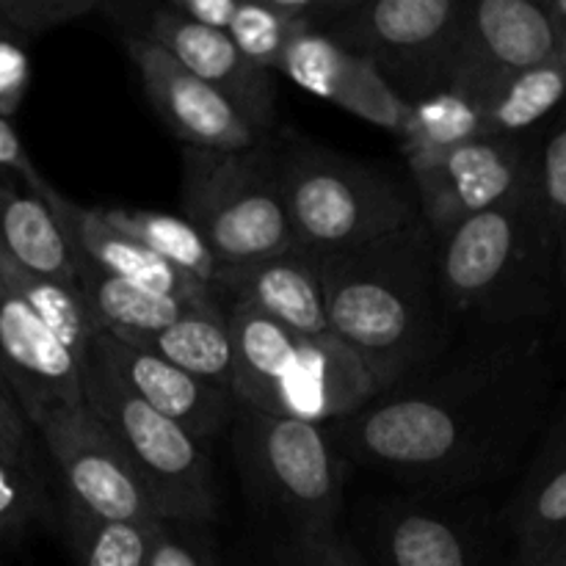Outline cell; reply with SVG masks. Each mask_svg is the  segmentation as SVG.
I'll return each instance as SVG.
<instances>
[{
    "instance_id": "2",
    "label": "cell",
    "mask_w": 566,
    "mask_h": 566,
    "mask_svg": "<svg viewBox=\"0 0 566 566\" xmlns=\"http://www.w3.org/2000/svg\"><path fill=\"white\" fill-rule=\"evenodd\" d=\"M329 335L352 348L381 392L446 354L453 335L440 296L434 235L423 219L321 258Z\"/></svg>"
},
{
    "instance_id": "19",
    "label": "cell",
    "mask_w": 566,
    "mask_h": 566,
    "mask_svg": "<svg viewBox=\"0 0 566 566\" xmlns=\"http://www.w3.org/2000/svg\"><path fill=\"white\" fill-rule=\"evenodd\" d=\"M221 293H227L232 302L260 310L304 340L329 335L321 260L302 249H291L241 269H221L216 296Z\"/></svg>"
},
{
    "instance_id": "10",
    "label": "cell",
    "mask_w": 566,
    "mask_h": 566,
    "mask_svg": "<svg viewBox=\"0 0 566 566\" xmlns=\"http://www.w3.org/2000/svg\"><path fill=\"white\" fill-rule=\"evenodd\" d=\"M534 136H484L429 164L409 166L418 216L431 235L497 208L536 186Z\"/></svg>"
},
{
    "instance_id": "20",
    "label": "cell",
    "mask_w": 566,
    "mask_h": 566,
    "mask_svg": "<svg viewBox=\"0 0 566 566\" xmlns=\"http://www.w3.org/2000/svg\"><path fill=\"white\" fill-rule=\"evenodd\" d=\"M50 208L59 216L72 249H75V258L86 260L103 274L133 282V285L147 287V291L164 293V296L180 298V302L219 298L213 291L197 285L177 269H171L169 263H164L158 254L142 247L136 238L111 224L99 208H83L64 193H59V199Z\"/></svg>"
},
{
    "instance_id": "17",
    "label": "cell",
    "mask_w": 566,
    "mask_h": 566,
    "mask_svg": "<svg viewBox=\"0 0 566 566\" xmlns=\"http://www.w3.org/2000/svg\"><path fill=\"white\" fill-rule=\"evenodd\" d=\"M381 392L368 365L332 335L302 340L287 374L254 412L332 426L352 418Z\"/></svg>"
},
{
    "instance_id": "36",
    "label": "cell",
    "mask_w": 566,
    "mask_h": 566,
    "mask_svg": "<svg viewBox=\"0 0 566 566\" xmlns=\"http://www.w3.org/2000/svg\"><path fill=\"white\" fill-rule=\"evenodd\" d=\"M31 39L0 28V116L11 119L31 86Z\"/></svg>"
},
{
    "instance_id": "35",
    "label": "cell",
    "mask_w": 566,
    "mask_h": 566,
    "mask_svg": "<svg viewBox=\"0 0 566 566\" xmlns=\"http://www.w3.org/2000/svg\"><path fill=\"white\" fill-rule=\"evenodd\" d=\"M147 566H221L210 525L160 520Z\"/></svg>"
},
{
    "instance_id": "21",
    "label": "cell",
    "mask_w": 566,
    "mask_h": 566,
    "mask_svg": "<svg viewBox=\"0 0 566 566\" xmlns=\"http://www.w3.org/2000/svg\"><path fill=\"white\" fill-rule=\"evenodd\" d=\"M512 566H542L566 539V403L506 509Z\"/></svg>"
},
{
    "instance_id": "40",
    "label": "cell",
    "mask_w": 566,
    "mask_h": 566,
    "mask_svg": "<svg viewBox=\"0 0 566 566\" xmlns=\"http://www.w3.org/2000/svg\"><path fill=\"white\" fill-rule=\"evenodd\" d=\"M315 566H370L368 558L363 556L357 542L348 534H337L335 542L321 553L318 564Z\"/></svg>"
},
{
    "instance_id": "29",
    "label": "cell",
    "mask_w": 566,
    "mask_h": 566,
    "mask_svg": "<svg viewBox=\"0 0 566 566\" xmlns=\"http://www.w3.org/2000/svg\"><path fill=\"white\" fill-rule=\"evenodd\" d=\"M0 280L31 307V313L64 343L66 352L83 368L88 359V352H92L94 337L99 335V326L92 318V313H88L81 291L75 285L42 280V276L20 271L6 258H0Z\"/></svg>"
},
{
    "instance_id": "37",
    "label": "cell",
    "mask_w": 566,
    "mask_h": 566,
    "mask_svg": "<svg viewBox=\"0 0 566 566\" xmlns=\"http://www.w3.org/2000/svg\"><path fill=\"white\" fill-rule=\"evenodd\" d=\"M0 171H11V175L20 177V180L31 188L33 197L44 199L48 205H53L55 199H59V191H55V188L44 180L42 171L33 166L31 155H28L17 127L11 125V119H3V116H0Z\"/></svg>"
},
{
    "instance_id": "11",
    "label": "cell",
    "mask_w": 566,
    "mask_h": 566,
    "mask_svg": "<svg viewBox=\"0 0 566 566\" xmlns=\"http://www.w3.org/2000/svg\"><path fill=\"white\" fill-rule=\"evenodd\" d=\"M562 50L542 0H468L448 88L484 105L514 75Z\"/></svg>"
},
{
    "instance_id": "25",
    "label": "cell",
    "mask_w": 566,
    "mask_h": 566,
    "mask_svg": "<svg viewBox=\"0 0 566 566\" xmlns=\"http://www.w3.org/2000/svg\"><path fill=\"white\" fill-rule=\"evenodd\" d=\"M136 346L149 348L186 374L232 392V337L221 298L186 310L175 324Z\"/></svg>"
},
{
    "instance_id": "1",
    "label": "cell",
    "mask_w": 566,
    "mask_h": 566,
    "mask_svg": "<svg viewBox=\"0 0 566 566\" xmlns=\"http://www.w3.org/2000/svg\"><path fill=\"white\" fill-rule=\"evenodd\" d=\"M553 385V354L539 326L490 332L326 431L359 468L420 495H464L517 468L545 426Z\"/></svg>"
},
{
    "instance_id": "22",
    "label": "cell",
    "mask_w": 566,
    "mask_h": 566,
    "mask_svg": "<svg viewBox=\"0 0 566 566\" xmlns=\"http://www.w3.org/2000/svg\"><path fill=\"white\" fill-rule=\"evenodd\" d=\"M0 258L42 280L77 287V258L44 199L0 182Z\"/></svg>"
},
{
    "instance_id": "16",
    "label": "cell",
    "mask_w": 566,
    "mask_h": 566,
    "mask_svg": "<svg viewBox=\"0 0 566 566\" xmlns=\"http://www.w3.org/2000/svg\"><path fill=\"white\" fill-rule=\"evenodd\" d=\"M287 81L304 92L359 116L368 125L398 136L407 122L409 103L392 92L390 83L379 75L370 61L352 53L324 31H302L287 42L280 64Z\"/></svg>"
},
{
    "instance_id": "6",
    "label": "cell",
    "mask_w": 566,
    "mask_h": 566,
    "mask_svg": "<svg viewBox=\"0 0 566 566\" xmlns=\"http://www.w3.org/2000/svg\"><path fill=\"white\" fill-rule=\"evenodd\" d=\"M182 216L221 269H241L296 249L280 180V149H182Z\"/></svg>"
},
{
    "instance_id": "8",
    "label": "cell",
    "mask_w": 566,
    "mask_h": 566,
    "mask_svg": "<svg viewBox=\"0 0 566 566\" xmlns=\"http://www.w3.org/2000/svg\"><path fill=\"white\" fill-rule=\"evenodd\" d=\"M464 3L468 0H354L324 33L370 61L398 97L415 103L448 92Z\"/></svg>"
},
{
    "instance_id": "32",
    "label": "cell",
    "mask_w": 566,
    "mask_h": 566,
    "mask_svg": "<svg viewBox=\"0 0 566 566\" xmlns=\"http://www.w3.org/2000/svg\"><path fill=\"white\" fill-rule=\"evenodd\" d=\"M302 31L310 28L285 20L271 0H238L235 14L227 25V36L232 39L238 53L265 72L276 70L287 42Z\"/></svg>"
},
{
    "instance_id": "4",
    "label": "cell",
    "mask_w": 566,
    "mask_h": 566,
    "mask_svg": "<svg viewBox=\"0 0 566 566\" xmlns=\"http://www.w3.org/2000/svg\"><path fill=\"white\" fill-rule=\"evenodd\" d=\"M235 459L282 566H315L340 531L346 459L324 426L238 407Z\"/></svg>"
},
{
    "instance_id": "7",
    "label": "cell",
    "mask_w": 566,
    "mask_h": 566,
    "mask_svg": "<svg viewBox=\"0 0 566 566\" xmlns=\"http://www.w3.org/2000/svg\"><path fill=\"white\" fill-rule=\"evenodd\" d=\"M83 403L111 431L153 497L160 520L213 523L219 514L213 464L197 440L133 396L94 352L81 370Z\"/></svg>"
},
{
    "instance_id": "15",
    "label": "cell",
    "mask_w": 566,
    "mask_h": 566,
    "mask_svg": "<svg viewBox=\"0 0 566 566\" xmlns=\"http://www.w3.org/2000/svg\"><path fill=\"white\" fill-rule=\"evenodd\" d=\"M92 352L133 396L186 429L199 446L235 420L238 403L230 390L186 374L149 348L99 332Z\"/></svg>"
},
{
    "instance_id": "31",
    "label": "cell",
    "mask_w": 566,
    "mask_h": 566,
    "mask_svg": "<svg viewBox=\"0 0 566 566\" xmlns=\"http://www.w3.org/2000/svg\"><path fill=\"white\" fill-rule=\"evenodd\" d=\"M53 506L33 464V453L0 442V539H14L31 525L50 523Z\"/></svg>"
},
{
    "instance_id": "34",
    "label": "cell",
    "mask_w": 566,
    "mask_h": 566,
    "mask_svg": "<svg viewBox=\"0 0 566 566\" xmlns=\"http://www.w3.org/2000/svg\"><path fill=\"white\" fill-rule=\"evenodd\" d=\"M99 9L103 0H0V25L33 39L88 14H99Z\"/></svg>"
},
{
    "instance_id": "26",
    "label": "cell",
    "mask_w": 566,
    "mask_h": 566,
    "mask_svg": "<svg viewBox=\"0 0 566 566\" xmlns=\"http://www.w3.org/2000/svg\"><path fill=\"white\" fill-rule=\"evenodd\" d=\"M484 136H492L484 105L448 88L409 103L407 122L396 138L407 164L420 166Z\"/></svg>"
},
{
    "instance_id": "14",
    "label": "cell",
    "mask_w": 566,
    "mask_h": 566,
    "mask_svg": "<svg viewBox=\"0 0 566 566\" xmlns=\"http://www.w3.org/2000/svg\"><path fill=\"white\" fill-rule=\"evenodd\" d=\"M81 363L0 280V381L28 426L55 407L83 403Z\"/></svg>"
},
{
    "instance_id": "43",
    "label": "cell",
    "mask_w": 566,
    "mask_h": 566,
    "mask_svg": "<svg viewBox=\"0 0 566 566\" xmlns=\"http://www.w3.org/2000/svg\"><path fill=\"white\" fill-rule=\"evenodd\" d=\"M0 28H3V25H0Z\"/></svg>"
},
{
    "instance_id": "18",
    "label": "cell",
    "mask_w": 566,
    "mask_h": 566,
    "mask_svg": "<svg viewBox=\"0 0 566 566\" xmlns=\"http://www.w3.org/2000/svg\"><path fill=\"white\" fill-rule=\"evenodd\" d=\"M374 566H490L484 536L468 517L423 497H390L368 525Z\"/></svg>"
},
{
    "instance_id": "5",
    "label": "cell",
    "mask_w": 566,
    "mask_h": 566,
    "mask_svg": "<svg viewBox=\"0 0 566 566\" xmlns=\"http://www.w3.org/2000/svg\"><path fill=\"white\" fill-rule=\"evenodd\" d=\"M280 180L293 243L318 260L420 219L412 186L313 144L280 149Z\"/></svg>"
},
{
    "instance_id": "12",
    "label": "cell",
    "mask_w": 566,
    "mask_h": 566,
    "mask_svg": "<svg viewBox=\"0 0 566 566\" xmlns=\"http://www.w3.org/2000/svg\"><path fill=\"white\" fill-rule=\"evenodd\" d=\"M99 14L125 28V33H142L166 50L193 77L224 94L258 133L269 130L274 119V72L249 64L227 33L191 22L164 3H111L103 0Z\"/></svg>"
},
{
    "instance_id": "13",
    "label": "cell",
    "mask_w": 566,
    "mask_h": 566,
    "mask_svg": "<svg viewBox=\"0 0 566 566\" xmlns=\"http://www.w3.org/2000/svg\"><path fill=\"white\" fill-rule=\"evenodd\" d=\"M127 55L142 75L147 97L186 147L247 149L265 138L258 127L216 88L177 64L160 44L142 33H125Z\"/></svg>"
},
{
    "instance_id": "27",
    "label": "cell",
    "mask_w": 566,
    "mask_h": 566,
    "mask_svg": "<svg viewBox=\"0 0 566 566\" xmlns=\"http://www.w3.org/2000/svg\"><path fill=\"white\" fill-rule=\"evenodd\" d=\"M105 219L130 238H136L142 247L158 254L164 263L180 271L197 285L216 293L219 285L221 263L210 252L208 241L199 235L197 227L186 216L160 213V210H136V208H99Z\"/></svg>"
},
{
    "instance_id": "28",
    "label": "cell",
    "mask_w": 566,
    "mask_h": 566,
    "mask_svg": "<svg viewBox=\"0 0 566 566\" xmlns=\"http://www.w3.org/2000/svg\"><path fill=\"white\" fill-rule=\"evenodd\" d=\"M566 103V48L514 75L484 103L492 136H534Z\"/></svg>"
},
{
    "instance_id": "41",
    "label": "cell",
    "mask_w": 566,
    "mask_h": 566,
    "mask_svg": "<svg viewBox=\"0 0 566 566\" xmlns=\"http://www.w3.org/2000/svg\"><path fill=\"white\" fill-rule=\"evenodd\" d=\"M551 14V20L556 22L558 36H562V48H566V0H542Z\"/></svg>"
},
{
    "instance_id": "24",
    "label": "cell",
    "mask_w": 566,
    "mask_h": 566,
    "mask_svg": "<svg viewBox=\"0 0 566 566\" xmlns=\"http://www.w3.org/2000/svg\"><path fill=\"white\" fill-rule=\"evenodd\" d=\"M77 291L88 313L97 321L99 332L127 343H144L169 324H175L186 310L208 302H180L164 293L147 291L133 282L103 274L86 260H77ZM219 302V298H210Z\"/></svg>"
},
{
    "instance_id": "23",
    "label": "cell",
    "mask_w": 566,
    "mask_h": 566,
    "mask_svg": "<svg viewBox=\"0 0 566 566\" xmlns=\"http://www.w3.org/2000/svg\"><path fill=\"white\" fill-rule=\"evenodd\" d=\"M232 337V398L241 409H260L287 374L304 337H296L249 304L227 307Z\"/></svg>"
},
{
    "instance_id": "9",
    "label": "cell",
    "mask_w": 566,
    "mask_h": 566,
    "mask_svg": "<svg viewBox=\"0 0 566 566\" xmlns=\"http://www.w3.org/2000/svg\"><path fill=\"white\" fill-rule=\"evenodd\" d=\"M64 486V503L103 520L158 523L160 514L111 431L86 403L55 407L33 420Z\"/></svg>"
},
{
    "instance_id": "3",
    "label": "cell",
    "mask_w": 566,
    "mask_h": 566,
    "mask_svg": "<svg viewBox=\"0 0 566 566\" xmlns=\"http://www.w3.org/2000/svg\"><path fill=\"white\" fill-rule=\"evenodd\" d=\"M440 296L453 326H536L564 296L558 247L539 186L434 235Z\"/></svg>"
},
{
    "instance_id": "30",
    "label": "cell",
    "mask_w": 566,
    "mask_h": 566,
    "mask_svg": "<svg viewBox=\"0 0 566 566\" xmlns=\"http://www.w3.org/2000/svg\"><path fill=\"white\" fill-rule=\"evenodd\" d=\"M61 523L77 566H147L160 520L158 523L103 520L64 503Z\"/></svg>"
},
{
    "instance_id": "42",
    "label": "cell",
    "mask_w": 566,
    "mask_h": 566,
    "mask_svg": "<svg viewBox=\"0 0 566 566\" xmlns=\"http://www.w3.org/2000/svg\"><path fill=\"white\" fill-rule=\"evenodd\" d=\"M542 566H566V539L556 547V551L551 553V558H547V562Z\"/></svg>"
},
{
    "instance_id": "39",
    "label": "cell",
    "mask_w": 566,
    "mask_h": 566,
    "mask_svg": "<svg viewBox=\"0 0 566 566\" xmlns=\"http://www.w3.org/2000/svg\"><path fill=\"white\" fill-rule=\"evenodd\" d=\"M0 442L11 448H22V451H31L28 420L20 412L14 398H11V392L6 390L3 381H0Z\"/></svg>"
},
{
    "instance_id": "33",
    "label": "cell",
    "mask_w": 566,
    "mask_h": 566,
    "mask_svg": "<svg viewBox=\"0 0 566 566\" xmlns=\"http://www.w3.org/2000/svg\"><path fill=\"white\" fill-rule=\"evenodd\" d=\"M536 186L558 247V271L566 298V103L556 111L536 144Z\"/></svg>"
},
{
    "instance_id": "38",
    "label": "cell",
    "mask_w": 566,
    "mask_h": 566,
    "mask_svg": "<svg viewBox=\"0 0 566 566\" xmlns=\"http://www.w3.org/2000/svg\"><path fill=\"white\" fill-rule=\"evenodd\" d=\"M166 6L175 9L177 14L188 17L191 22L227 33V25H230L232 14H235L238 0H166Z\"/></svg>"
}]
</instances>
